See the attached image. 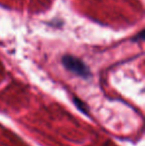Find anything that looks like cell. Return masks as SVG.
I'll use <instances>...</instances> for the list:
<instances>
[{
  "instance_id": "cell-1",
  "label": "cell",
  "mask_w": 145,
  "mask_h": 146,
  "mask_svg": "<svg viewBox=\"0 0 145 146\" xmlns=\"http://www.w3.org/2000/svg\"><path fill=\"white\" fill-rule=\"evenodd\" d=\"M62 64L66 70L81 78H89L91 76L89 68L77 57L72 55H65L62 58Z\"/></svg>"
},
{
  "instance_id": "cell-2",
  "label": "cell",
  "mask_w": 145,
  "mask_h": 146,
  "mask_svg": "<svg viewBox=\"0 0 145 146\" xmlns=\"http://www.w3.org/2000/svg\"><path fill=\"white\" fill-rule=\"evenodd\" d=\"M73 104H75V106H77V108H79L83 113L87 114V115L89 114V111H87V104L83 102V100H81L77 98H73Z\"/></svg>"
}]
</instances>
